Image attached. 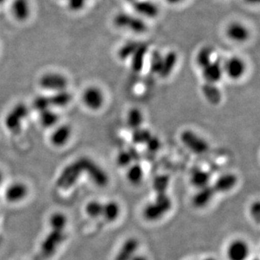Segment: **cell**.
I'll return each instance as SVG.
<instances>
[{"mask_svg":"<svg viewBox=\"0 0 260 260\" xmlns=\"http://www.w3.org/2000/svg\"><path fill=\"white\" fill-rule=\"evenodd\" d=\"M202 93L209 103L216 106L221 103L222 100V93L216 84L205 83L202 87Z\"/></svg>","mask_w":260,"mask_h":260,"instance_id":"20","label":"cell"},{"mask_svg":"<svg viewBox=\"0 0 260 260\" xmlns=\"http://www.w3.org/2000/svg\"><path fill=\"white\" fill-rule=\"evenodd\" d=\"M249 253L250 248L248 243L242 239L233 240L226 248L229 260H247Z\"/></svg>","mask_w":260,"mask_h":260,"instance_id":"8","label":"cell"},{"mask_svg":"<svg viewBox=\"0 0 260 260\" xmlns=\"http://www.w3.org/2000/svg\"><path fill=\"white\" fill-rule=\"evenodd\" d=\"M133 131L132 139L136 144H146L152 136L151 132L147 128L139 127Z\"/></svg>","mask_w":260,"mask_h":260,"instance_id":"29","label":"cell"},{"mask_svg":"<svg viewBox=\"0 0 260 260\" xmlns=\"http://www.w3.org/2000/svg\"><path fill=\"white\" fill-rule=\"evenodd\" d=\"M170 184V177L165 174H161L155 177L152 182V187L157 194H165Z\"/></svg>","mask_w":260,"mask_h":260,"instance_id":"30","label":"cell"},{"mask_svg":"<svg viewBox=\"0 0 260 260\" xmlns=\"http://www.w3.org/2000/svg\"><path fill=\"white\" fill-rule=\"evenodd\" d=\"M72 137V128L70 125L63 124V125H56L55 129L51 134L50 141L53 146L57 147H63L69 143Z\"/></svg>","mask_w":260,"mask_h":260,"instance_id":"14","label":"cell"},{"mask_svg":"<svg viewBox=\"0 0 260 260\" xmlns=\"http://www.w3.org/2000/svg\"><path fill=\"white\" fill-rule=\"evenodd\" d=\"M120 206L117 202H111L104 203L102 216L106 221H115L120 216Z\"/></svg>","mask_w":260,"mask_h":260,"instance_id":"25","label":"cell"},{"mask_svg":"<svg viewBox=\"0 0 260 260\" xmlns=\"http://www.w3.org/2000/svg\"><path fill=\"white\" fill-rule=\"evenodd\" d=\"M211 181V174L201 169H194L190 174V183L193 186L202 189L207 186Z\"/></svg>","mask_w":260,"mask_h":260,"instance_id":"22","label":"cell"},{"mask_svg":"<svg viewBox=\"0 0 260 260\" xmlns=\"http://www.w3.org/2000/svg\"><path fill=\"white\" fill-rule=\"evenodd\" d=\"M49 98L52 107L63 108L71 103L73 96L70 92L65 89V90L52 93V95L49 96Z\"/></svg>","mask_w":260,"mask_h":260,"instance_id":"23","label":"cell"},{"mask_svg":"<svg viewBox=\"0 0 260 260\" xmlns=\"http://www.w3.org/2000/svg\"><path fill=\"white\" fill-rule=\"evenodd\" d=\"M114 24L120 29H129L138 34L144 33L147 29V24L142 18L128 13H118L114 18Z\"/></svg>","mask_w":260,"mask_h":260,"instance_id":"2","label":"cell"},{"mask_svg":"<svg viewBox=\"0 0 260 260\" xmlns=\"http://www.w3.org/2000/svg\"><path fill=\"white\" fill-rule=\"evenodd\" d=\"M172 206V201L167 193L157 194L154 201L147 204L143 209V217L147 221H158L171 210Z\"/></svg>","mask_w":260,"mask_h":260,"instance_id":"1","label":"cell"},{"mask_svg":"<svg viewBox=\"0 0 260 260\" xmlns=\"http://www.w3.org/2000/svg\"><path fill=\"white\" fill-rule=\"evenodd\" d=\"M64 238V231L51 229V232L42 243V252L46 256L51 255L54 253L57 247L63 242Z\"/></svg>","mask_w":260,"mask_h":260,"instance_id":"10","label":"cell"},{"mask_svg":"<svg viewBox=\"0 0 260 260\" xmlns=\"http://www.w3.org/2000/svg\"><path fill=\"white\" fill-rule=\"evenodd\" d=\"M6 1H7V0H0V5H2L3 4H5Z\"/></svg>","mask_w":260,"mask_h":260,"instance_id":"44","label":"cell"},{"mask_svg":"<svg viewBox=\"0 0 260 260\" xmlns=\"http://www.w3.org/2000/svg\"><path fill=\"white\" fill-rule=\"evenodd\" d=\"M250 215L253 217V220L259 223L260 220V205L259 202H253L250 206V210H249Z\"/></svg>","mask_w":260,"mask_h":260,"instance_id":"39","label":"cell"},{"mask_svg":"<svg viewBox=\"0 0 260 260\" xmlns=\"http://www.w3.org/2000/svg\"><path fill=\"white\" fill-rule=\"evenodd\" d=\"M177 62H178V55L176 52L173 51L167 52L162 57V67L158 75L162 79L170 76L176 67Z\"/></svg>","mask_w":260,"mask_h":260,"instance_id":"21","label":"cell"},{"mask_svg":"<svg viewBox=\"0 0 260 260\" xmlns=\"http://www.w3.org/2000/svg\"><path fill=\"white\" fill-rule=\"evenodd\" d=\"M224 74H226L229 79L233 80H238L245 74L246 67L245 61L241 57L233 56L226 59L222 63Z\"/></svg>","mask_w":260,"mask_h":260,"instance_id":"7","label":"cell"},{"mask_svg":"<svg viewBox=\"0 0 260 260\" xmlns=\"http://www.w3.org/2000/svg\"><path fill=\"white\" fill-rule=\"evenodd\" d=\"M82 101L84 106L91 111H99L105 104V94L101 88L89 86L84 89Z\"/></svg>","mask_w":260,"mask_h":260,"instance_id":"6","label":"cell"},{"mask_svg":"<svg viewBox=\"0 0 260 260\" xmlns=\"http://www.w3.org/2000/svg\"><path fill=\"white\" fill-rule=\"evenodd\" d=\"M226 37L233 42L243 43L248 41L250 37V31L246 25L240 22H232L226 30Z\"/></svg>","mask_w":260,"mask_h":260,"instance_id":"11","label":"cell"},{"mask_svg":"<svg viewBox=\"0 0 260 260\" xmlns=\"http://www.w3.org/2000/svg\"><path fill=\"white\" fill-rule=\"evenodd\" d=\"M28 187L22 182H15L10 184L5 190V199L10 203H19L28 196Z\"/></svg>","mask_w":260,"mask_h":260,"instance_id":"9","label":"cell"},{"mask_svg":"<svg viewBox=\"0 0 260 260\" xmlns=\"http://www.w3.org/2000/svg\"><path fill=\"white\" fill-rule=\"evenodd\" d=\"M145 145L147 146V148L149 150L150 152H157L161 147V142L157 137L152 135Z\"/></svg>","mask_w":260,"mask_h":260,"instance_id":"38","label":"cell"},{"mask_svg":"<svg viewBox=\"0 0 260 260\" xmlns=\"http://www.w3.org/2000/svg\"><path fill=\"white\" fill-rule=\"evenodd\" d=\"M253 260H258V258H255V259H253Z\"/></svg>","mask_w":260,"mask_h":260,"instance_id":"46","label":"cell"},{"mask_svg":"<svg viewBox=\"0 0 260 260\" xmlns=\"http://www.w3.org/2000/svg\"><path fill=\"white\" fill-rule=\"evenodd\" d=\"M164 55L158 51H153L150 57L149 69L152 74H158L162 63Z\"/></svg>","mask_w":260,"mask_h":260,"instance_id":"34","label":"cell"},{"mask_svg":"<svg viewBox=\"0 0 260 260\" xmlns=\"http://www.w3.org/2000/svg\"><path fill=\"white\" fill-rule=\"evenodd\" d=\"M140 42H136V41H130V42H125V44L120 47V49L118 50V57L121 61H125L127 59H130L133 56V53L136 52Z\"/></svg>","mask_w":260,"mask_h":260,"instance_id":"28","label":"cell"},{"mask_svg":"<svg viewBox=\"0 0 260 260\" xmlns=\"http://www.w3.org/2000/svg\"><path fill=\"white\" fill-rule=\"evenodd\" d=\"M133 157L129 151H121L116 157V162L120 167H126L133 162Z\"/></svg>","mask_w":260,"mask_h":260,"instance_id":"36","label":"cell"},{"mask_svg":"<svg viewBox=\"0 0 260 260\" xmlns=\"http://www.w3.org/2000/svg\"><path fill=\"white\" fill-rule=\"evenodd\" d=\"M238 177L234 174H222L212 184L216 193H226L231 191L238 184Z\"/></svg>","mask_w":260,"mask_h":260,"instance_id":"15","label":"cell"},{"mask_svg":"<svg viewBox=\"0 0 260 260\" xmlns=\"http://www.w3.org/2000/svg\"><path fill=\"white\" fill-rule=\"evenodd\" d=\"M126 177L129 181L133 184H138L142 181L143 178V170L142 166L139 165H134L131 166L128 170Z\"/></svg>","mask_w":260,"mask_h":260,"instance_id":"32","label":"cell"},{"mask_svg":"<svg viewBox=\"0 0 260 260\" xmlns=\"http://www.w3.org/2000/svg\"><path fill=\"white\" fill-rule=\"evenodd\" d=\"M40 114V123L46 128L55 127L59 121L58 114L51 109L42 111Z\"/></svg>","mask_w":260,"mask_h":260,"instance_id":"27","label":"cell"},{"mask_svg":"<svg viewBox=\"0 0 260 260\" xmlns=\"http://www.w3.org/2000/svg\"><path fill=\"white\" fill-rule=\"evenodd\" d=\"M51 108H52V106H51L49 96H37L33 101V109L39 113Z\"/></svg>","mask_w":260,"mask_h":260,"instance_id":"35","label":"cell"},{"mask_svg":"<svg viewBox=\"0 0 260 260\" xmlns=\"http://www.w3.org/2000/svg\"><path fill=\"white\" fill-rule=\"evenodd\" d=\"M180 140L187 149L194 154L202 155L206 153L210 148L209 143L202 136L197 134L194 131L184 130L180 134Z\"/></svg>","mask_w":260,"mask_h":260,"instance_id":"3","label":"cell"},{"mask_svg":"<svg viewBox=\"0 0 260 260\" xmlns=\"http://www.w3.org/2000/svg\"><path fill=\"white\" fill-rule=\"evenodd\" d=\"M216 194L213 186L209 184L207 186L199 189L192 200L193 205L197 208H203L212 201Z\"/></svg>","mask_w":260,"mask_h":260,"instance_id":"18","label":"cell"},{"mask_svg":"<svg viewBox=\"0 0 260 260\" xmlns=\"http://www.w3.org/2000/svg\"><path fill=\"white\" fill-rule=\"evenodd\" d=\"M104 203L98 202V201H92L87 204L85 211L91 218H98L102 216V211H103Z\"/></svg>","mask_w":260,"mask_h":260,"instance_id":"33","label":"cell"},{"mask_svg":"<svg viewBox=\"0 0 260 260\" xmlns=\"http://www.w3.org/2000/svg\"><path fill=\"white\" fill-rule=\"evenodd\" d=\"M133 10L143 17L155 18L159 14V8L150 0H135L133 3Z\"/></svg>","mask_w":260,"mask_h":260,"instance_id":"13","label":"cell"},{"mask_svg":"<svg viewBox=\"0 0 260 260\" xmlns=\"http://www.w3.org/2000/svg\"><path fill=\"white\" fill-rule=\"evenodd\" d=\"M28 115L29 110L27 106L23 104L15 106L5 118L6 127L12 133H17L22 126L23 122L27 118Z\"/></svg>","mask_w":260,"mask_h":260,"instance_id":"5","label":"cell"},{"mask_svg":"<svg viewBox=\"0 0 260 260\" xmlns=\"http://www.w3.org/2000/svg\"><path fill=\"white\" fill-rule=\"evenodd\" d=\"M148 53V46L144 43H140L136 52L131 57V67L134 72H140L144 67L145 59Z\"/></svg>","mask_w":260,"mask_h":260,"instance_id":"19","label":"cell"},{"mask_svg":"<svg viewBox=\"0 0 260 260\" xmlns=\"http://www.w3.org/2000/svg\"><path fill=\"white\" fill-rule=\"evenodd\" d=\"M67 223H68V220L64 214L57 212V213L52 214V216H50V229L64 231L66 229Z\"/></svg>","mask_w":260,"mask_h":260,"instance_id":"31","label":"cell"},{"mask_svg":"<svg viewBox=\"0 0 260 260\" xmlns=\"http://www.w3.org/2000/svg\"><path fill=\"white\" fill-rule=\"evenodd\" d=\"M127 1H130V2L133 3V1H135V0H127Z\"/></svg>","mask_w":260,"mask_h":260,"instance_id":"45","label":"cell"},{"mask_svg":"<svg viewBox=\"0 0 260 260\" xmlns=\"http://www.w3.org/2000/svg\"><path fill=\"white\" fill-rule=\"evenodd\" d=\"M69 10L73 12H79L84 10L87 0H66Z\"/></svg>","mask_w":260,"mask_h":260,"instance_id":"37","label":"cell"},{"mask_svg":"<svg viewBox=\"0 0 260 260\" xmlns=\"http://www.w3.org/2000/svg\"><path fill=\"white\" fill-rule=\"evenodd\" d=\"M139 247V242L135 238H130L124 242L118 251L115 260H132L136 255Z\"/></svg>","mask_w":260,"mask_h":260,"instance_id":"16","label":"cell"},{"mask_svg":"<svg viewBox=\"0 0 260 260\" xmlns=\"http://www.w3.org/2000/svg\"><path fill=\"white\" fill-rule=\"evenodd\" d=\"M165 1L170 4V5H178V4L183 2L184 0H165Z\"/></svg>","mask_w":260,"mask_h":260,"instance_id":"40","label":"cell"},{"mask_svg":"<svg viewBox=\"0 0 260 260\" xmlns=\"http://www.w3.org/2000/svg\"><path fill=\"white\" fill-rule=\"evenodd\" d=\"M202 260H216V258H211V257H209V258H204Z\"/></svg>","mask_w":260,"mask_h":260,"instance_id":"43","label":"cell"},{"mask_svg":"<svg viewBox=\"0 0 260 260\" xmlns=\"http://www.w3.org/2000/svg\"><path fill=\"white\" fill-rule=\"evenodd\" d=\"M214 49L211 47H204L199 50L197 52V57H196V62L197 66L204 69L209 64L211 63L214 61Z\"/></svg>","mask_w":260,"mask_h":260,"instance_id":"24","label":"cell"},{"mask_svg":"<svg viewBox=\"0 0 260 260\" xmlns=\"http://www.w3.org/2000/svg\"><path fill=\"white\" fill-rule=\"evenodd\" d=\"M132 260H147V258L143 255H135Z\"/></svg>","mask_w":260,"mask_h":260,"instance_id":"41","label":"cell"},{"mask_svg":"<svg viewBox=\"0 0 260 260\" xmlns=\"http://www.w3.org/2000/svg\"><path fill=\"white\" fill-rule=\"evenodd\" d=\"M31 8L29 0H14L11 6V13L15 20L20 22L25 21L30 15Z\"/></svg>","mask_w":260,"mask_h":260,"instance_id":"17","label":"cell"},{"mask_svg":"<svg viewBox=\"0 0 260 260\" xmlns=\"http://www.w3.org/2000/svg\"><path fill=\"white\" fill-rule=\"evenodd\" d=\"M143 120H144V116L140 109L134 107L128 111L126 123L131 129L135 130L137 128L142 127Z\"/></svg>","mask_w":260,"mask_h":260,"instance_id":"26","label":"cell"},{"mask_svg":"<svg viewBox=\"0 0 260 260\" xmlns=\"http://www.w3.org/2000/svg\"><path fill=\"white\" fill-rule=\"evenodd\" d=\"M245 1L248 4H250V5H255V4H258L259 2V0H245Z\"/></svg>","mask_w":260,"mask_h":260,"instance_id":"42","label":"cell"},{"mask_svg":"<svg viewBox=\"0 0 260 260\" xmlns=\"http://www.w3.org/2000/svg\"><path fill=\"white\" fill-rule=\"evenodd\" d=\"M223 74L222 63L216 60L202 69V77L205 83L216 84L221 80Z\"/></svg>","mask_w":260,"mask_h":260,"instance_id":"12","label":"cell"},{"mask_svg":"<svg viewBox=\"0 0 260 260\" xmlns=\"http://www.w3.org/2000/svg\"><path fill=\"white\" fill-rule=\"evenodd\" d=\"M39 84L45 90L56 93L58 91L67 89L69 85V80L63 74L57 72H49L41 77Z\"/></svg>","mask_w":260,"mask_h":260,"instance_id":"4","label":"cell"}]
</instances>
